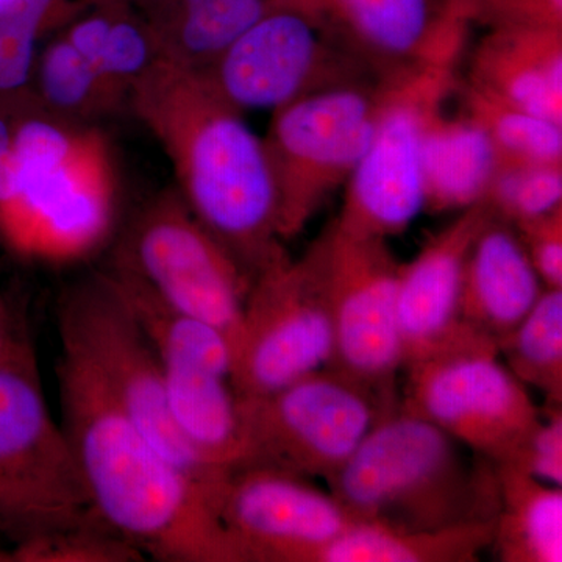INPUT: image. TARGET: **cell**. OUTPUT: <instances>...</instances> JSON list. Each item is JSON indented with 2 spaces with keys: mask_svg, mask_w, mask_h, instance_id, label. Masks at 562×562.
Returning <instances> with one entry per match:
<instances>
[{
  "mask_svg": "<svg viewBox=\"0 0 562 562\" xmlns=\"http://www.w3.org/2000/svg\"><path fill=\"white\" fill-rule=\"evenodd\" d=\"M57 376L60 422L103 522L155 561L243 562L214 492L168 460L63 344Z\"/></svg>",
  "mask_w": 562,
  "mask_h": 562,
  "instance_id": "1",
  "label": "cell"
},
{
  "mask_svg": "<svg viewBox=\"0 0 562 562\" xmlns=\"http://www.w3.org/2000/svg\"><path fill=\"white\" fill-rule=\"evenodd\" d=\"M128 102L171 161L181 201L250 279L286 255L262 138L201 69L160 58Z\"/></svg>",
  "mask_w": 562,
  "mask_h": 562,
  "instance_id": "2",
  "label": "cell"
},
{
  "mask_svg": "<svg viewBox=\"0 0 562 562\" xmlns=\"http://www.w3.org/2000/svg\"><path fill=\"white\" fill-rule=\"evenodd\" d=\"M461 447L397 403L325 483L355 522L405 530L492 522L497 512L494 462L482 457L471 462Z\"/></svg>",
  "mask_w": 562,
  "mask_h": 562,
  "instance_id": "3",
  "label": "cell"
},
{
  "mask_svg": "<svg viewBox=\"0 0 562 562\" xmlns=\"http://www.w3.org/2000/svg\"><path fill=\"white\" fill-rule=\"evenodd\" d=\"M120 179L99 128L65 160L0 155V244L27 261L68 265L90 257L116 220Z\"/></svg>",
  "mask_w": 562,
  "mask_h": 562,
  "instance_id": "4",
  "label": "cell"
},
{
  "mask_svg": "<svg viewBox=\"0 0 562 562\" xmlns=\"http://www.w3.org/2000/svg\"><path fill=\"white\" fill-rule=\"evenodd\" d=\"M103 522L40 371L0 368V538L9 546Z\"/></svg>",
  "mask_w": 562,
  "mask_h": 562,
  "instance_id": "5",
  "label": "cell"
},
{
  "mask_svg": "<svg viewBox=\"0 0 562 562\" xmlns=\"http://www.w3.org/2000/svg\"><path fill=\"white\" fill-rule=\"evenodd\" d=\"M391 79L317 92L272 111L262 146L281 241L301 235L346 187L371 143Z\"/></svg>",
  "mask_w": 562,
  "mask_h": 562,
  "instance_id": "6",
  "label": "cell"
},
{
  "mask_svg": "<svg viewBox=\"0 0 562 562\" xmlns=\"http://www.w3.org/2000/svg\"><path fill=\"white\" fill-rule=\"evenodd\" d=\"M238 403L239 469H272L324 482L346 464L380 416L397 405L331 368L269 394L238 395Z\"/></svg>",
  "mask_w": 562,
  "mask_h": 562,
  "instance_id": "7",
  "label": "cell"
},
{
  "mask_svg": "<svg viewBox=\"0 0 562 562\" xmlns=\"http://www.w3.org/2000/svg\"><path fill=\"white\" fill-rule=\"evenodd\" d=\"M461 54L392 77L371 143L344 187L341 213L335 220L344 231L390 241L424 211L425 133L432 114L457 90Z\"/></svg>",
  "mask_w": 562,
  "mask_h": 562,
  "instance_id": "8",
  "label": "cell"
},
{
  "mask_svg": "<svg viewBox=\"0 0 562 562\" xmlns=\"http://www.w3.org/2000/svg\"><path fill=\"white\" fill-rule=\"evenodd\" d=\"M60 344L76 351L105 384L139 430L168 460L216 492L227 476L214 475L181 441L166 397L162 362L105 272L81 280L57 308Z\"/></svg>",
  "mask_w": 562,
  "mask_h": 562,
  "instance_id": "9",
  "label": "cell"
},
{
  "mask_svg": "<svg viewBox=\"0 0 562 562\" xmlns=\"http://www.w3.org/2000/svg\"><path fill=\"white\" fill-rule=\"evenodd\" d=\"M330 302L314 243L301 258L283 255L251 279L233 347V390L257 397L328 368Z\"/></svg>",
  "mask_w": 562,
  "mask_h": 562,
  "instance_id": "10",
  "label": "cell"
},
{
  "mask_svg": "<svg viewBox=\"0 0 562 562\" xmlns=\"http://www.w3.org/2000/svg\"><path fill=\"white\" fill-rule=\"evenodd\" d=\"M113 265L138 277L181 312L216 327L235 347L250 276L177 191L161 192L140 209Z\"/></svg>",
  "mask_w": 562,
  "mask_h": 562,
  "instance_id": "11",
  "label": "cell"
},
{
  "mask_svg": "<svg viewBox=\"0 0 562 562\" xmlns=\"http://www.w3.org/2000/svg\"><path fill=\"white\" fill-rule=\"evenodd\" d=\"M233 109L276 111L335 88L386 79L302 11L279 7L201 69Z\"/></svg>",
  "mask_w": 562,
  "mask_h": 562,
  "instance_id": "12",
  "label": "cell"
},
{
  "mask_svg": "<svg viewBox=\"0 0 562 562\" xmlns=\"http://www.w3.org/2000/svg\"><path fill=\"white\" fill-rule=\"evenodd\" d=\"M330 302L333 360L328 368L395 401L403 369L397 322L402 262L387 239L344 231L331 221L314 241Z\"/></svg>",
  "mask_w": 562,
  "mask_h": 562,
  "instance_id": "13",
  "label": "cell"
},
{
  "mask_svg": "<svg viewBox=\"0 0 562 562\" xmlns=\"http://www.w3.org/2000/svg\"><path fill=\"white\" fill-rule=\"evenodd\" d=\"M406 372L403 408L494 464L512 462L541 419L542 409L494 344L447 351Z\"/></svg>",
  "mask_w": 562,
  "mask_h": 562,
  "instance_id": "14",
  "label": "cell"
},
{
  "mask_svg": "<svg viewBox=\"0 0 562 562\" xmlns=\"http://www.w3.org/2000/svg\"><path fill=\"white\" fill-rule=\"evenodd\" d=\"M216 509L243 562H313L355 522L330 491L262 468L232 472Z\"/></svg>",
  "mask_w": 562,
  "mask_h": 562,
  "instance_id": "15",
  "label": "cell"
},
{
  "mask_svg": "<svg viewBox=\"0 0 562 562\" xmlns=\"http://www.w3.org/2000/svg\"><path fill=\"white\" fill-rule=\"evenodd\" d=\"M491 217L483 202L460 211L412 261L402 262L397 322L403 369L473 344H494L465 327L460 316L465 258Z\"/></svg>",
  "mask_w": 562,
  "mask_h": 562,
  "instance_id": "16",
  "label": "cell"
},
{
  "mask_svg": "<svg viewBox=\"0 0 562 562\" xmlns=\"http://www.w3.org/2000/svg\"><path fill=\"white\" fill-rule=\"evenodd\" d=\"M302 11L382 77L464 50L468 31L443 0H279Z\"/></svg>",
  "mask_w": 562,
  "mask_h": 562,
  "instance_id": "17",
  "label": "cell"
},
{
  "mask_svg": "<svg viewBox=\"0 0 562 562\" xmlns=\"http://www.w3.org/2000/svg\"><path fill=\"white\" fill-rule=\"evenodd\" d=\"M546 290L513 225L492 216L462 269V324L498 347Z\"/></svg>",
  "mask_w": 562,
  "mask_h": 562,
  "instance_id": "18",
  "label": "cell"
},
{
  "mask_svg": "<svg viewBox=\"0 0 562 562\" xmlns=\"http://www.w3.org/2000/svg\"><path fill=\"white\" fill-rule=\"evenodd\" d=\"M465 81L562 124V27L486 31Z\"/></svg>",
  "mask_w": 562,
  "mask_h": 562,
  "instance_id": "19",
  "label": "cell"
},
{
  "mask_svg": "<svg viewBox=\"0 0 562 562\" xmlns=\"http://www.w3.org/2000/svg\"><path fill=\"white\" fill-rule=\"evenodd\" d=\"M162 372L173 425L199 464L220 476L241 468V417L231 379L183 364H162Z\"/></svg>",
  "mask_w": 562,
  "mask_h": 562,
  "instance_id": "20",
  "label": "cell"
},
{
  "mask_svg": "<svg viewBox=\"0 0 562 562\" xmlns=\"http://www.w3.org/2000/svg\"><path fill=\"white\" fill-rule=\"evenodd\" d=\"M498 161L482 125L465 113L452 116L443 105L432 114L422 149L424 211L460 213L482 203Z\"/></svg>",
  "mask_w": 562,
  "mask_h": 562,
  "instance_id": "21",
  "label": "cell"
},
{
  "mask_svg": "<svg viewBox=\"0 0 562 562\" xmlns=\"http://www.w3.org/2000/svg\"><path fill=\"white\" fill-rule=\"evenodd\" d=\"M495 465L497 512L492 520L495 558L502 562L562 561V490L517 465Z\"/></svg>",
  "mask_w": 562,
  "mask_h": 562,
  "instance_id": "22",
  "label": "cell"
},
{
  "mask_svg": "<svg viewBox=\"0 0 562 562\" xmlns=\"http://www.w3.org/2000/svg\"><path fill=\"white\" fill-rule=\"evenodd\" d=\"M105 273L162 364L192 366L231 379L233 346L224 333L181 312L120 266L111 262Z\"/></svg>",
  "mask_w": 562,
  "mask_h": 562,
  "instance_id": "23",
  "label": "cell"
},
{
  "mask_svg": "<svg viewBox=\"0 0 562 562\" xmlns=\"http://www.w3.org/2000/svg\"><path fill=\"white\" fill-rule=\"evenodd\" d=\"M492 542V522L405 530L353 522L313 562H475Z\"/></svg>",
  "mask_w": 562,
  "mask_h": 562,
  "instance_id": "24",
  "label": "cell"
},
{
  "mask_svg": "<svg viewBox=\"0 0 562 562\" xmlns=\"http://www.w3.org/2000/svg\"><path fill=\"white\" fill-rule=\"evenodd\" d=\"M32 79L41 106L80 124L91 125L127 99L65 36L40 52Z\"/></svg>",
  "mask_w": 562,
  "mask_h": 562,
  "instance_id": "25",
  "label": "cell"
},
{
  "mask_svg": "<svg viewBox=\"0 0 562 562\" xmlns=\"http://www.w3.org/2000/svg\"><path fill=\"white\" fill-rule=\"evenodd\" d=\"M505 366L546 406H562V290H546L530 313L501 344Z\"/></svg>",
  "mask_w": 562,
  "mask_h": 562,
  "instance_id": "26",
  "label": "cell"
},
{
  "mask_svg": "<svg viewBox=\"0 0 562 562\" xmlns=\"http://www.w3.org/2000/svg\"><path fill=\"white\" fill-rule=\"evenodd\" d=\"M464 113L482 125L502 160L562 161V124L458 81Z\"/></svg>",
  "mask_w": 562,
  "mask_h": 562,
  "instance_id": "27",
  "label": "cell"
},
{
  "mask_svg": "<svg viewBox=\"0 0 562 562\" xmlns=\"http://www.w3.org/2000/svg\"><path fill=\"white\" fill-rule=\"evenodd\" d=\"M506 224L532 220L562 206V161L502 160L483 199Z\"/></svg>",
  "mask_w": 562,
  "mask_h": 562,
  "instance_id": "28",
  "label": "cell"
},
{
  "mask_svg": "<svg viewBox=\"0 0 562 562\" xmlns=\"http://www.w3.org/2000/svg\"><path fill=\"white\" fill-rule=\"evenodd\" d=\"M135 543L105 522L79 525L16 546L0 547V562H139Z\"/></svg>",
  "mask_w": 562,
  "mask_h": 562,
  "instance_id": "29",
  "label": "cell"
},
{
  "mask_svg": "<svg viewBox=\"0 0 562 562\" xmlns=\"http://www.w3.org/2000/svg\"><path fill=\"white\" fill-rule=\"evenodd\" d=\"M58 0H0V99L29 91L38 41Z\"/></svg>",
  "mask_w": 562,
  "mask_h": 562,
  "instance_id": "30",
  "label": "cell"
},
{
  "mask_svg": "<svg viewBox=\"0 0 562 562\" xmlns=\"http://www.w3.org/2000/svg\"><path fill=\"white\" fill-rule=\"evenodd\" d=\"M443 7L465 27H562V0H443Z\"/></svg>",
  "mask_w": 562,
  "mask_h": 562,
  "instance_id": "31",
  "label": "cell"
},
{
  "mask_svg": "<svg viewBox=\"0 0 562 562\" xmlns=\"http://www.w3.org/2000/svg\"><path fill=\"white\" fill-rule=\"evenodd\" d=\"M509 464L536 480L562 487V406H543L541 419Z\"/></svg>",
  "mask_w": 562,
  "mask_h": 562,
  "instance_id": "32",
  "label": "cell"
},
{
  "mask_svg": "<svg viewBox=\"0 0 562 562\" xmlns=\"http://www.w3.org/2000/svg\"><path fill=\"white\" fill-rule=\"evenodd\" d=\"M547 290H562V206L513 225Z\"/></svg>",
  "mask_w": 562,
  "mask_h": 562,
  "instance_id": "33",
  "label": "cell"
},
{
  "mask_svg": "<svg viewBox=\"0 0 562 562\" xmlns=\"http://www.w3.org/2000/svg\"><path fill=\"white\" fill-rule=\"evenodd\" d=\"M0 368L38 371L27 325L0 295Z\"/></svg>",
  "mask_w": 562,
  "mask_h": 562,
  "instance_id": "34",
  "label": "cell"
}]
</instances>
